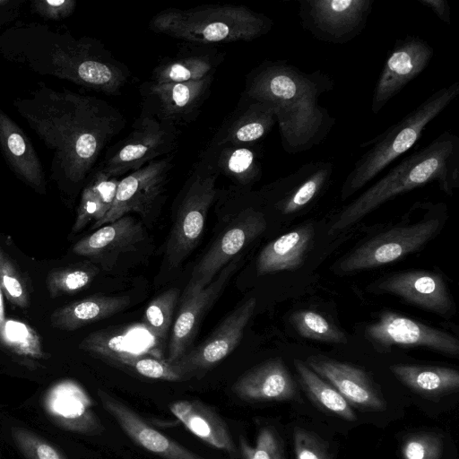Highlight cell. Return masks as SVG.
<instances>
[{"instance_id": "cell-34", "label": "cell", "mask_w": 459, "mask_h": 459, "mask_svg": "<svg viewBox=\"0 0 459 459\" xmlns=\"http://www.w3.org/2000/svg\"><path fill=\"white\" fill-rule=\"evenodd\" d=\"M298 378L307 394L320 407L342 418L353 421L356 414L351 404L328 382L314 372L300 359L294 360Z\"/></svg>"}, {"instance_id": "cell-13", "label": "cell", "mask_w": 459, "mask_h": 459, "mask_svg": "<svg viewBox=\"0 0 459 459\" xmlns=\"http://www.w3.org/2000/svg\"><path fill=\"white\" fill-rule=\"evenodd\" d=\"M175 153L157 159L119 179L113 204L107 214L92 224L98 229L135 212L147 216L164 197Z\"/></svg>"}, {"instance_id": "cell-2", "label": "cell", "mask_w": 459, "mask_h": 459, "mask_svg": "<svg viewBox=\"0 0 459 459\" xmlns=\"http://www.w3.org/2000/svg\"><path fill=\"white\" fill-rule=\"evenodd\" d=\"M0 56L111 96L121 94L131 77L128 67L99 39L34 21H18L0 31Z\"/></svg>"}, {"instance_id": "cell-41", "label": "cell", "mask_w": 459, "mask_h": 459, "mask_svg": "<svg viewBox=\"0 0 459 459\" xmlns=\"http://www.w3.org/2000/svg\"><path fill=\"white\" fill-rule=\"evenodd\" d=\"M11 437L27 459H66L54 446L22 427H12Z\"/></svg>"}, {"instance_id": "cell-38", "label": "cell", "mask_w": 459, "mask_h": 459, "mask_svg": "<svg viewBox=\"0 0 459 459\" xmlns=\"http://www.w3.org/2000/svg\"><path fill=\"white\" fill-rule=\"evenodd\" d=\"M98 273V269L91 265H74L50 272L47 278V287L52 298L72 294L86 288Z\"/></svg>"}, {"instance_id": "cell-23", "label": "cell", "mask_w": 459, "mask_h": 459, "mask_svg": "<svg viewBox=\"0 0 459 459\" xmlns=\"http://www.w3.org/2000/svg\"><path fill=\"white\" fill-rule=\"evenodd\" d=\"M44 408L53 421L69 431L96 435L102 430L91 398L75 383L63 382L51 388L44 398Z\"/></svg>"}, {"instance_id": "cell-36", "label": "cell", "mask_w": 459, "mask_h": 459, "mask_svg": "<svg viewBox=\"0 0 459 459\" xmlns=\"http://www.w3.org/2000/svg\"><path fill=\"white\" fill-rule=\"evenodd\" d=\"M178 297L179 290L171 288L152 299L144 310L142 323L159 342L168 337Z\"/></svg>"}, {"instance_id": "cell-29", "label": "cell", "mask_w": 459, "mask_h": 459, "mask_svg": "<svg viewBox=\"0 0 459 459\" xmlns=\"http://www.w3.org/2000/svg\"><path fill=\"white\" fill-rule=\"evenodd\" d=\"M314 236V226L306 223L268 243L257 257V275L299 269L304 264Z\"/></svg>"}, {"instance_id": "cell-44", "label": "cell", "mask_w": 459, "mask_h": 459, "mask_svg": "<svg viewBox=\"0 0 459 459\" xmlns=\"http://www.w3.org/2000/svg\"><path fill=\"white\" fill-rule=\"evenodd\" d=\"M293 441L297 459H330L324 442L311 431L296 429Z\"/></svg>"}, {"instance_id": "cell-5", "label": "cell", "mask_w": 459, "mask_h": 459, "mask_svg": "<svg viewBox=\"0 0 459 459\" xmlns=\"http://www.w3.org/2000/svg\"><path fill=\"white\" fill-rule=\"evenodd\" d=\"M273 26L267 15L236 4L167 8L149 22L156 33L197 46L251 41L267 34Z\"/></svg>"}, {"instance_id": "cell-6", "label": "cell", "mask_w": 459, "mask_h": 459, "mask_svg": "<svg viewBox=\"0 0 459 459\" xmlns=\"http://www.w3.org/2000/svg\"><path fill=\"white\" fill-rule=\"evenodd\" d=\"M459 95V82L433 92L419 106L382 134L359 147H369L354 163L341 187L346 201L374 179L394 160L409 151L420 139L428 124L438 117Z\"/></svg>"}, {"instance_id": "cell-26", "label": "cell", "mask_w": 459, "mask_h": 459, "mask_svg": "<svg viewBox=\"0 0 459 459\" xmlns=\"http://www.w3.org/2000/svg\"><path fill=\"white\" fill-rule=\"evenodd\" d=\"M225 52L214 46L188 44L176 55L163 58L152 70L150 81L180 82L213 77L225 59Z\"/></svg>"}, {"instance_id": "cell-30", "label": "cell", "mask_w": 459, "mask_h": 459, "mask_svg": "<svg viewBox=\"0 0 459 459\" xmlns=\"http://www.w3.org/2000/svg\"><path fill=\"white\" fill-rule=\"evenodd\" d=\"M172 414L195 436L208 445L237 456L229 428L210 407L195 400H182L169 407Z\"/></svg>"}, {"instance_id": "cell-22", "label": "cell", "mask_w": 459, "mask_h": 459, "mask_svg": "<svg viewBox=\"0 0 459 459\" xmlns=\"http://www.w3.org/2000/svg\"><path fill=\"white\" fill-rule=\"evenodd\" d=\"M98 395L104 409L138 446L165 459H204L151 426L125 403L102 390Z\"/></svg>"}, {"instance_id": "cell-8", "label": "cell", "mask_w": 459, "mask_h": 459, "mask_svg": "<svg viewBox=\"0 0 459 459\" xmlns=\"http://www.w3.org/2000/svg\"><path fill=\"white\" fill-rule=\"evenodd\" d=\"M218 175L200 160L184 188L165 248V259L178 266L195 248L204 233L208 211L217 196Z\"/></svg>"}, {"instance_id": "cell-4", "label": "cell", "mask_w": 459, "mask_h": 459, "mask_svg": "<svg viewBox=\"0 0 459 459\" xmlns=\"http://www.w3.org/2000/svg\"><path fill=\"white\" fill-rule=\"evenodd\" d=\"M433 182L449 195L459 187V137L449 131L406 156L345 205L331 224L328 234L341 233L384 203Z\"/></svg>"}, {"instance_id": "cell-19", "label": "cell", "mask_w": 459, "mask_h": 459, "mask_svg": "<svg viewBox=\"0 0 459 459\" xmlns=\"http://www.w3.org/2000/svg\"><path fill=\"white\" fill-rule=\"evenodd\" d=\"M333 169L332 161H311L273 182L266 190L274 197V208L282 215H292L308 207L328 187Z\"/></svg>"}, {"instance_id": "cell-14", "label": "cell", "mask_w": 459, "mask_h": 459, "mask_svg": "<svg viewBox=\"0 0 459 459\" xmlns=\"http://www.w3.org/2000/svg\"><path fill=\"white\" fill-rule=\"evenodd\" d=\"M213 77L180 82H145L139 89L142 109L180 127L194 122L210 96Z\"/></svg>"}, {"instance_id": "cell-31", "label": "cell", "mask_w": 459, "mask_h": 459, "mask_svg": "<svg viewBox=\"0 0 459 459\" xmlns=\"http://www.w3.org/2000/svg\"><path fill=\"white\" fill-rule=\"evenodd\" d=\"M129 304L128 296L93 295L55 310L50 316V323L56 329L74 331L116 315Z\"/></svg>"}, {"instance_id": "cell-18", "label": "cell", "mask_w": 459, "mask_h": 459, "mask_svg": "<svg viewBox=\"0 0 459 459\" xmlns=\"http://www.w3.org/2000/svg\"><path fill=\"white\" fill-rule=\"evenodd\" d=\"M238 257L230 262L206 287L198 291H184L169 342V362H175L187 351L199 324L222 292L237 268Z\"/></svg>"}, {"instance_id": "cell-12", "label": "cell", "mask_w": 459, "mask_h": 459, "mask_svg": "<svg viewBox=\"0 0 459 459\" xmlns=\"http://www.w3.org/2000/svg\"><path fill=\"white\" fill-rule=\"evenodd\" d=\"M266 227V217L261 210L255 206L240 210L195 265L184 291H198L206 287Z\"/></svg>"}, {"instance_id": "cell-17", "label": "cell", "mask_w": 459, "mask_h": 459, "mask_svg": "<svg viewBox=\"0 0 459 459\" xmlns=\"http://www.w3.org/2000/svg\"><path fill=\"white\" fill-rule=\"evenodd\" d=\"M255 307V298L246 299L203 342L172 362L180 374L185 377L207 370L230 354L240 342Z\"/></svg>"}, {"instance_id": "cell-15", "label": "cell", "mask_w": 459, "mask_h": 459, "mask_svg": "<svg viewBox=\"0 0 459 459\" xmlns=\"http://www.w3.org/2000/svg\"><path fill=\"white\" fill-rule=\"evenodd\" d=\"M368 290L395 295L407 303L434 313L445 319L456 311L455 303L446 280L438 273L410 270L385 275L372 282Z\"/></svg>"}, {"instance_id": "cell-46", "label": "cell", "mask_w": 459, "mask_h": 459, "mask_svg": "<svg viewBox=\"0 0 459 459\" xmlns=\"http://www.w3.org/2000/svg\"><path fill=\"white\" fill-rule=\"evenodd\" d=\"M26 0H0V30L19 17Z\"/></svg>"}, {"instance_id": "cell-1", "label": "cell", "mask_w": 459, "mask_h": 459, "mask_svg": "<svg viewBox=\"0 0 459 459\" xmlns=\"http://www.w3.org/2000/svg\"><path fill=\"white\" fill-rule=\"evenodd\" d=\"M13 105L51 152L50 178L65 191L85 184L104 148L126 125L106 100L43 82Z\"/></svg>"}, {"instance_id": "cell-40", "label": "cell", "mask_w": 459, "mask_h": 459, "mask_svg": "<svg viewBox=\"0 0 459 459\" xmlns=\"http://www.w3.org/2000/svg\"><path fill=\"white\" fill-rule=\"evenodd\" d=\"M0 289L5 298L14 306L25 308L30 305L29 293L18 269L0 248Z\"/></svg>"}, {"instance_id": "cell-10", "label": "cell", "mask_w": 459, "mask_h": 459, "mask_svg": "<svg viewBox=\"0 0 459 459\" xmlns=\"http://www.w3.org/2000/svg\"><path fill=\"white\" fill-rule=\"evenodd\" d=\"M375 0H299L302 28L319 41L345 44L365 29Z\"/></svg>"}, {"instance_id": "cell-21", "label": "cell", "mask_w": 459, "mask_h": 459, "mask_svg": "<svg viewBox=\"0 0 459 459\" xmlns=\"http://www.w3.org/2000/svg\"><path fill=\"white\" fill-rule=\"evenodd\" d=\"M305 363L333 385L350 404L373 411L385 408L381 394L361 368L322 355L309 356Z\"/></svg>"}, {"instance_id": "cell-9", "label": "cell", "mask_w": 459, "mask_h": 459, "mask_svg": "<svg viewBox=\"0 0 459 459\" xmlns=\"http://www.w3.org/2000/svg\"><path fill=\"white\" fill-rule=\"evenodd\" d=\"M131 129L107 152L99 166L109 177L127 175L178 149L179 128L143 109Z\"/></svg>"}, {"instance_id": "cell-28", "label": "cell", "mask_w": 459, "mask_h": 459, "mask_svg": "<svg viewBox=\"0 0 459 459\" xmlns=\"http://www.w3.org/2000/svg\"><path fill=\"white\" fill-rule=\"evenodd\" d=\"M198 160L240 187H250L262 176V151L258 144L206 146Z\"/></svg>"}, {"instance_id": "cell-32", "label": "cell", "mask_w": 459, "mask_h": 459, "mask_svg": "<svg viewBox=\"0 0 459 459\" xmlns=\"http://www.w3.org/2000/svg\"><path fill=\"white\" fill-rule=\"evenodd\" d=\"M389 368L403 385L424 396L439 397L459 388V372L455 368L411 364H394Z\"/></svg>"}, {"instance_id": "cell-35", "label": "cell", "mask_w": 459, "mask_h": 459, "mask_svg": "<svg viewBox=\"0 0 459 459\" xmlns=\"http://www.w3.org/2000/svg\"><path fill=\"white\" fill-rule=\"evenodd\" d=\"M290 322L297 333L306 339L334 344L348 342L343 331L316 311L296 310L290 315Z\"/></svg>"}, {"instance_id": "cell-25", "label": "cell", "mask_w": 459, "mask_h": 459, "mask_svg": "<svg viewBox=\"0 0 459 459\" xmlns=\"http://www.w3.org/2000/svg\"><path fill=\"white\" fill-rule=\"evenodd\" d=\"M232 391L245 401L273 402L295 398L298 388L284 361L274 358L239 377Z\"/></svg>"}, {"instance_id": "cell-24", "label": "cell", "mask_w": 459, "mask_h": 459, "mask_svg": "<svg viewBox=\"0 0 459 459\" xmlns=\"http://www.w3.org/2000/svg\"><path fill=\"white\" fill-rule=\"evenodd\" d=\"M0 153L8 168L39 194L46 178L39 157L25 132L0 108Z\"/></svg>"}, {"instance_id": "cell-33", "label": "cell", "mask_w": 459, "mask_h": 459, "mask_svg": "<svg viewBox=\"0 0 459 459\" xmlns=\"http://www.w3.org/2000/svg\"><path fill=\"white\" fill-rule=\"evenodd\" d=\"M119 178L108 176L100 167L87 178L81 194L73 232H78L91 221H100L109 211L117 193Z\"/></svg>"}, {"instance_id": "cell-16", "label": "cell", "mask_w": 459, "mask_h": 459, "mask_svg": "<svg viewBox=\"0 0 459 459\" xmlns=\"http://www.w3.org/2000/svg\"><path fill=\"white\" fill-rule=\"evenodd\" d=\"M433 47L425 39L412 35L398 39L388 55L376 83L371 111L378 114L411 81L429 65Z\"/></svg>"}, {"instance_id": "cell-42", "label": "cell", "mask_w": 459, "mask_h": 459, "mask_svg": "<svg viewBox=\"0 0 459 459\" xmlns=\"http://www.w3.org/2000/svg\"><path fill=\"white\" fill-rule=\"evenodd\" d=\"M239 448L244 459H284L280 436L271 427L263 428L259 431L254 446L243 437H239Z\"/></svg>"}, {"instance_id": "cell-27", "label": "cell", "mask_w": 459, "mask_h": 459, "mask_svg": "<svg viewBox=\"0 0 459 459\" xmlns=\"http://www.w3.org/2000/svg\"><path fill=\"white\" fill-rule=\"evenodd\" d=\"M143 238L142 224L128 214L98 228L77 241L72 250L78 255L114 262L118 255L133 250Z\"/></svg>"}, {"instance_id": "cell-43", "label": "cell", "mask_w": 459, "mask_h": 459, "mask_svg": "<svg viewBox=\"0 0 459 459\" xmlns=\"http://www.w3.org/2000/svg\"><path fill=\"white\" fill-rule=\"evenodd\" d=\"M442 441L433 433L410 436L403 443V459H440Z\"/></svg>"}, {"instance_id": "cell-47", "label": "cell", "mask_w": 459, "mask_h": 459, "mask_svg": "<svg viewBox=\"0 0 459 459\" xmlns=\"http://www.w3.org/2000/svg\"><path fill=\"white\" fill-rule=\"evenodd\" d=\"M417 2L429 7L444 23L451 24L450 6L446 0H417Z\"/></svg>"}, {"instance_id": "cell-45", "label": "cell", "mask_w": 459, "mask_h": 459, "mask_svg": "<svg viewBox=\"0 0 459 459\" xmlns=\"http://www.w3.org/2000/svg\"><path fill=\"white\" fill-rule=\"evenodd\" d=\"M30 11L48 21H61L72 15L76 8L74 0H32Z\"/></svg>"}, {"instance_id": "cell-37", "label": "cell", "mask_w": 459, "mask_h": 459, "mask_svg": "<svg viewBox=\"0 0 459 459\" xmlns=\"http://www.w3.org/2000/svg\"><path fill=\"white\" fill-rule=\"evenodd\" d=\"M0 342L19 356L36 359L47 358L39 334L24 322L6 319Z\"/></svg>"}, {"instance_id": "cell-48", "label": "cell", "mask_w": 459, "mask_h": 459, "mask_svg": "<svg viewBox=\"0 0 459 459\" xmlns=\"http://www.w3.org/2000/svg\"><path fill=\"white\" fill-rule=\"evenodd\" d=\"M5 322H6V318H5V315H4L3 292L0 289V336L2 335V333L4 332Z\"/></svg>"}, {"instance_id": "cell-3", "label": "cell", "mask_w": 459, "mask_h": 459, "mask_svg": "<svg viewBox=\"0 0 459 459\" xmlns=\"http://www.w3.org/2000/svg\"><path fill=\"white\" fill-rule=\"evenodd\" d=\"M331 76L306 73L286 60H264L246 76L242 94L273 107L281 145L289 154L320 144L335 124L319 97L333 89Z\"/></svg>"}, {"instance_id": "cell-7", "label": "cell", "mask_w": 459, "mask_h": 459, "mask_svg": "<svg viewBox=\"0 0 459 459\" xmlns=\"http://www.w3.org/2000/svg\"><path fill=\"white\" fill-rule=\"evenodd\" d=\"M443 214L413 224L398 225L354 247L337 260L332 270L338 275L355 273L395 263L422 249L442 230Z\"/></svg>"}, {"instance_id": "cell-11", "label": "cell", "mask_w": 459, "mask_h": 459, "mask_svg": "<svg viewBox=\"0 0 459 459\" xmlns=\"http://www.w3.org/2000/svg\"><path fill=\"white\" fill-rule=\"evenodd\" d=\"M364 335L378 352L398 346L425 348L450 357L459 355V341L450 333L389 310L368 325Z\"/></svg>"}, {"instance_id": "cell-20", "label": "cell", "mask_w": 459, "mask_h": 459, "mask_svg": "<svg viewBox=\"0 0 459 459\" xmlns=\"http://www.w3.org/2000/svg\"><path fill=\"white\" fill-rule=\"evenodd\" d=\"M276 123L273 106L242 94L236 108L223 121L206 146L258 144Z\"/></svg>"}, {"instance_id": "cell-39", "label": "cell", "mask_w": 459, "mask_h": 459, "mask_svg": "<svg viewBox=\"0 0 459 459\" xmlns=\"http://www.w3.org/2000/svg\"><path fill=\"white\" fill-rule=\"evenodd\" d=\"M114 361L131 368L138 374L149 378L167 381H178L185 378L173 363L147 353L124 354Z\"/></svg>"}]
</instances>
